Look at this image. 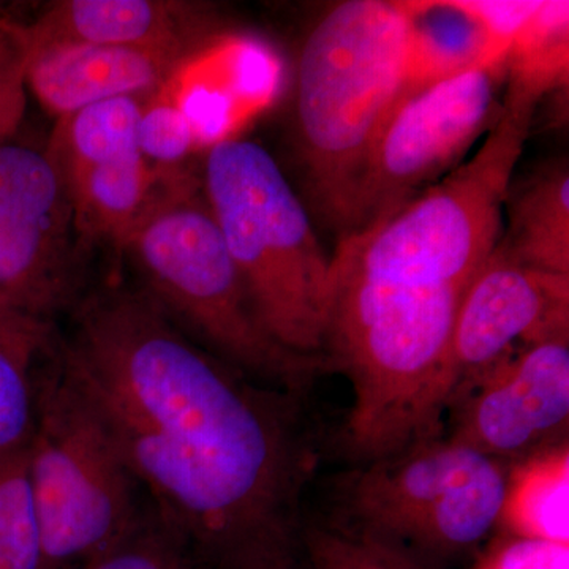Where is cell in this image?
Here are the masks:
<instances>
[{
	"label": "cell",
	"mask_w": 569,
	"mask_h": 569,
	"mask_svg": "<svg viewBox=\"0 0 569 569\" xmlns=\"http://www.w3.org/2000/svg\"><path fill=\"white\" fill-rule=\"evenodd\" d=\"M50 356L51 366L37 377L28 466L44 569H62L91 560L142 511L140 486L102 419Z\"/></svg>",
	"instance_id": "52a82bcc"
},
{
	"label": "cell",
	"mask_w": 569,
	"mask_h": 569,
	"mask_svg": "<svg viewBox=\"0 0 569 569\" xmlns=\"http://www.w3.org/2000/svg\"><path fill=\"white\" fill-rule=\"evenodd\" d=\"M144 99L146 96L103 100L59 119L47 152L63 181L140 152L138 123Z\"/></svg>",
	"instance_id": "d6986e66"
},
{
	"label": "cell",
	"mask_w": 569,
	"mask_h": 569,
	"mask_svg": "<svg viewBox=\"0 0 569 569\" xmlns=\"http://www.w3.org/2000/svg\"><path fill=\"white\" fill-rule=\"evenodd\" d=\"M52 358L209 569H302V498L318 451L302 396L198 346L142 290L82 299Z\"/></svg>",
	"instance_id": "6da1fadb"
},
{
	"label": "cell",
	"mask_w": 569,
	"mask_h": 569,
	"mask_svg": "<svg viewBox=\"0 0 569 569\" xmlns=\"http://www.w3.org/2000/svg\"><path fill=\"white\" fill-rule=\"evenodd\" d=\"M509 467L445 436L427 438L339 475L325 520L421 569H452L497 533Z\"/></svg>",
	"instance_id": "8992f818"
},
{
	"label": "cell",
	"mask_w": 569,
	"mask_h": 569,
	"mask_svg": "<svg viewBox=\"0 0 569 569\" xmlns=\"http://www.w3.org/2000/svg\"><path fill=\"white\" fill-rule=\"evenodd\" d=\"M82 569H209L153 512L142 511L122 537Z\"/></svg>",
	"instance_id": "7402d4cb"
},
{
	"label": "cell",
	"mask_w": 569,
	"mask_h": 569,
	"mask_svg": "<svg viewBox=\"0 0 569 569\" xmlns=\"http://www.w3.org/2000/svg\"><path fill=\"white\" fill-rule=\"evenodd\" d=\"M54 346L52 329L0 336V455L26 447L36 425L33 365Z\"/></svg>",
	"instance_id": "ffe728a7"
},
{
	"label": "cell",
	"mask_w": 569,
	"mask_h": 569,
	"mask_svg": "<svg viewBox=\"0 0 569 569\" xmlns=\"http://www.w3.org/2000/svg\"><path fill=\"white\" fill-rule=\"evenodd\" d=\"M160 174L138 152L63 181L78 242H112L118 247L148 204Z\"/></svg>",
	"instance_id": "e0dca14e"
},
{
	"label": "cell",
	"mask_w": 569,
	"mask_h": 569,
	"mask_svg": "<svg viewBox=\"0 0 569 569\" xmlns=\"http://www.w3.org/2000/svg\"><path fill=\"white\" fill-rule=\"evenodd\" d=\"M26 329H52V326L37 323V321L13 316V313L0 309V336L11 335V332L26 331Z\"/></svg>",
	"instance_id": "4316f807"
},
{
	"label": "cell",
	"mask_w": 569,
	"mask_h": 569,
	"mask_svg": "<svg viewBox=\"0 0 569 569\" xmlns=\"http://www.w3.org/2000/svg\"><path fill=\"white\" fill-rule=\"evenodd\" d=\"M560 339H569V274L520 264L496 247L456 321L449 403L512 356Z\"/></svg>",
	"instance_id": "8fae6325"
},
{
	"label": "cell",
	"mask_w": 569,
	"mask_h": 569,
	"mask_svg": "<svg viewBox=\"0 0 569 569\" xmlns=\"http://www.w3.org/2000/svg\"><path fill=\"white\" fill-rule=\"evenodd\" d=\"M569 445L509 467L498 531L569 546Z\"/></svg>",
	"instance_id": "ac0fdd59"
},
{
	"label": "cell",
	"mask_w": 569,
	"mask_h": 569,
	"mask_svg": "<svg viewBox=\"0 0 569 569\" xmlns=\"http://www.w3.org/2000/svg\"><path fill=\"white\" fill-rule=\"evenodd\" d=\"M471 569H569V546L501 533Z\"/></svg>",
	"instance_id": "484cf974"
},
{
	"label": "cell",
	"mask_w": 569,
	"mask_h": 569,
	"mask_svg": "<svg viewBox=\"0 0 569 569\" xmlns=\"http://www.w3.org/2000/svg\"><path fill=\"white\" fill-rule=\"evenodd\" d=\"M138 149L157 173L183 170V162L198 151L192 126L160 88L146 96L142 103Z\"/></svg>",
	"instance_id": "603a6c76"
},
{
	"label": "cell",
	"mask_w": 569,
	"mask_h": 569,
	"mask_svg": "<svg viewBox=\"0 0 569 569\" xmlns=\"http://www.w3.org/2000/svg\"><path fill=\"white\" fill-rule=\"evenodd\" d=\"M443 436L501 462L569 445V339L527 348L449 403Z\"/></svg>",
	"instance_id": "30bf717a"
},
{
	"label": "cell",
	"mask_w": 569,
	"mask_h": 569,
	"mask_svg": "<svg viewBox=\"0 0 569 569\" xmlns=\"http://www.w3.org/2000/svg\"><path fill=\"white\" fill-rule=\"evenodd\" d=\"M201 183L266 332L295 353L326 358L331 258L274 157L258 142H217Z\"/></svg>",
	"instance_id": "5b68a950"
},
{
	"label": "cell",
	"mask_w": 569,
	"mask_h": 569,
	"mask_svg": "<svg viewBox=\"0 0 569 569\" xmlns=\"http://www.w3.org/2000/svg\"><path fill=\"white\" fill-rule=\"evenodd\" d=\"M408 2L337 3L306 37L296 67V144L307 190L339 238L385 123L408 92Z\"/></svg>",
	"instance_id": "3957f363"
},
{
	"label": "cell",
	"mask_w": 569,
	"mask_h": 569,
	"mask_svg": "<svg viewBox=\"0 0 569 569\" xmlns=\"http://www.w3.org/2000/svg\"><path fill=\"white\" fill-rule=\"evenodd\" d=\"M538 104L505 93L481 148L331 258L325 356L351 388L343 452L353 466L441 436L463 299L503 231V208Z\"/></svg>",
	"instance_id": "7a4b0ae2"
},
{
	"label": "cell",
	"mask_w": 569,
	"mask_h": 569,
	"mask_svg": "<svg viewBox=\"0 0 569 569\" xmlns=\"http://www.w3.org/2000/svg\"><path fill=\"white\" fill-rule=\"evenodd\" d=\"M149 298L198 346L271 387L306 397L332 373L323 356L287 350L266 332L228 253L203 183L183 170L160 174L119 242Z\"/></svg>",
	"instance_id": "277c9868"
},
{
	"label": "cell",
	"mask_w": 569,
	"mask_h": 569,
	"mask_svg": "<svg viewBox=\"0 0 569 569\" xmlns=\"http://www.w3.org/2000/svg\"><path fill=\"white\" fill-rule=\"evenodd\" d=\"M74 244L69 190L47 149L0 146V309L52 326L77 301Z\"/></svg>",
	"instance_id": "9c48e42d"
},
{
	"label": "cell",
	"mask_w": 569,
	"mask_h": 569,
	"mask_svg": "<svg viewBox=\"0 0 569 569\" xmlns=\"http://www.w3.org/2000/svg\"><path fill=\"white\" fill-rule=\"evenodd\" d=\"M271 62L254 43L213 36L160 86L192 126L198 149L223 140L249 108L268 99Z\"/></svg>",
	"instance_id": "5bb4252c"
},
{
	"label": "cell",
	"mask_w": 569,
	"mask_h": 569,
	"mask_svg": "<svg viewBox=\"0 0 569 569\" xmlns=\"http://www.w3.org/2000/svg\"><path fill=\"white\" fill-rule=\"evenodd\" d=\"M408 92L475 69L511 48L490 32L468 2H408Z\"/></svg>",
	"instance_id": "2e32d148"
},
{
	"label": "cell",
	"mask_w": 569,
	"mask_h": 569,
	"mask_svg": "<svg viewBox=\"0 0 569 569\" xmlns=\"http://www.w3.org/2000/svg\"><path fill=\"white\" fill-rule=\"evenodd\" d=\"M0 18H2V14H0Z\"/></svg>",
	"instance_id": "83f0119b"
},
{
	"label": "cell",
	"mask_w": 569,
	"mask_h": 569,
	"mask_svg": "<svg viewBox=\"0 0 569 569\" xmlns=\"http://www.w3.org/2000/svg\"><path fill=\"white\" fill-rule=\"evenodd\" d=\"M508 54L399 100L370 153L343 236L410 203L459 167L473 142L500 118Z\"/></svg>",
	"instance_id": "ba28073f"
},
{
	"label": "cell",
	"mask_w": 569,
	"mask_h": 569,
	"mask_svg": "<svg viewBox=\"0 0 569 569\" xmlns=\"http://www.w3.org/2000/svg\"><path fill=\"white\" fill-rule=\"evenodd\" d=\"M26 52L69 44L146 47L217 36L206 7L171 0H62L21 22Z\"/></svg>",
	"instance_id": "4fadbf2b"
},
{
	"label": "cell",
	"mask_w": 569,
	"mask_h": 569,
	"mask_svg": "<svg viewBox=\"0 0 569 569\" xmlns=\"http://www.w3.org/2000/svg\"><path fill=\"white\" fill-rule=\"evenodd\" d=\"M20 21L0 18V146L11 141L28 108L26 50Z\"/></svg>",
	"instance_id": "d4e9b609"
},
{
	"label": "cell",
	"mask_w": 569,
	"mask_h": 569,
	"mask_svg": "<svg viewBox=\"0 0 569 569\" xmlns=\"http://www.w3.org/2000/svg\"><path fill=\"white\" fill-rule=\"evenodd\" d=\"M302 569H421L369 539L337 529L325 519L306 520Z\"/></svg>",
	"instance_id": "cb8c5ba5"
},
{
	"label": "cell",
	"mask_w": 569,
	"mask_h": 569,
	"mask_svg": "<svg viewBox=\"0 0 569 569\" xmlns=\"http://www.w3.org/2000/svg\"><path fill=\"white\" fill-rule=\"evenodd\" d=\"M0 569H44L28 445L0 455Z\"/></svg>",
	"instance_id": "44dd1931"
},
{
	"label": "cell",
	"mask_w": 569,
	"mask_h": 569,
	"mask_svg": "<svg viewBox=\"0 0 569 569\" xmlns=\"http://www.w3.org/2000/svg\"><path fill=\"white\" fill-rule=\"evenodd\" d=\"M212 37L146 47L69 44L29 51L26 81L41 107L61 119L103 100L149 96Z\"/></svg>",
	"instance_id": "7c38bea8"
},
{
	"label": "cell",
	"mask_w": 569,
	"mask_h": 569,
	"mask_svg": "<svg viewBox=\"0 0 569 569\" xmlns=\"http://www.w3.org/2000/svg\"><path fill=\"white\" fill-rule=\"evenodd\" d=\"M508 224L498 249L539 271L569 274V168L567 160L541 164L509 183Z\"/></svg>",
	"instance_id": "9a60e30c"
}]
</instances>
